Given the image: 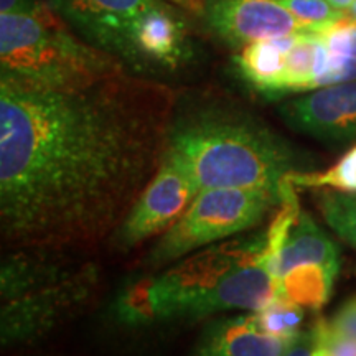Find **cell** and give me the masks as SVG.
Instances as JSON below:
<instances>
[{
    "instance_id": "cell-20",
    "label": "cell",
    "mask_w": 356,
    "mask_h": 356,
    "mask_svg": "<svg viewBox=\"0 0 356 356\" xmlns=\"http://www.w3.org/2000/svg\"><path fill=\"white\" fill-rule=\"evenodd\" d=\"M293 186L315 190H337L356 193V145L341 155L335 165L323 172H296L289 175Z\"/></svg>"
},
{
    "instance_id": "cell-23",
    "label": "cell",
    "mask_w": 356,
    "mask_h": 356,
    "mask_svg": "<svg viewBox=\"0 0 356 356\" xmlns=\"http://www.w3.org/2000/svg\"><path fill=\"white\" fill-rule=\"evenodd\" d=\"M305 26L307 32L323 33L345 20V12L338 10L328 0H275Z\"/></svg>"
},
{
    "instance_id": "cell-11",
    "label": "cell",
    "mask_w": 356,
    "mask_h": 356,
    "mask_svg": "<svg viewBox=\"0 0 356 356\" xmlns=\"http://www.w3.org/2000/svg\"><path fill=\"white\" fill-rule=\"evenodd\" d=\"M277 286L274 257L266 243L261 254L231 270L208 296L191 307L186 318H203L233 310L257 312L277 296Z\"/></svg>"
},
{
    "instance_id": "cell-7",
    "label": "cell",
    "mask_w": 356,
    "mask_h": 356,
    "mask_svg": "<svg viewBox=\"0 0 356 356\" xmlns=\"http://www.w3.org/2000/svg\"><path fill=\"white\" fill-rule=\"evenodd\" d=\"M197 195L198 186L190 173L175 157L165 152L157 173L113 234L115 246L129 251L154 236H162L188 210Z\"/></svg>"
},
{
    "instance_id": "cell-21",
    "label": "cell",
    "mask_w": 356,
    "mask_h": 356,
    "mask_svg": "<svg viewBox=\"0 0 356 356\" xmlns=\"http://www.w3.org/2000/svg\"><path fill=\"white\" fill-rule=\"evenodd\" d=\"M317 207L325 222L356 249V193L322 190L317 195Z\"/></svg>"
},
{
    "instance_id": "cell-19",
    "label": "cell",
    "mask_w": 356,
    "mask_h": 356,
    "mask_svg": "<svg viewBox=\"0 0 356 356\" xmlns=\"http://www.w3.org/2000/svg\"><path fill=\"white\" fill-rule=\"evenodd\" d=\"M337 273L322 266H300L279 279L277 297L318 310L330 299Z\"/></svg>"
},
{
    "instance_id": "cell-30",
    "label": "cell",
    "mask_w": 356,
    "mask_h": 356,
    "mask_svg": "<svg viewBox=\"0 0 356 356\" xmlns=\"http://www.w3.org/2000/svg\"><path fill=\"white\" fill-rule=\"evenodd\" d=\"M328 2H330L335 8H338V10L345 12L346 8H348L351 3L355 2V0H328Z\"/></svg>"
},
{
    "instance_id": "cell-22",
    "label": "cell",
    "mask_w": 356,
    "mask_h": 356,
    "mask_svg": "<svg viewBox=\"0 0 356 356\" xmlns=\"http://www.w3.org/2000/svg\"><path fill=\"white\" fill-rule=\"evenodd\" d=\"M262 332L279 338H296L302 332L305 310L296 302L275 296L261 310L252 312Z\"/></svg>"
},
{
    "instance_id": "cell-17",
    "label": "cell",
    "mask_w": 356,
    "mask_h": 356,
    "mask_svg": "<svg viewBox=\"0 0 356 356\" xmlns=\"http://www.w3.org/2000/svg\"><path fill=\"white\" fill-rule=\"evenodd\" d=\"M330 56L332 51L322 35L300 32L287 53L286 70L275 97L302 95L318 89L320 79L330 65Z\"/></svg>"
},
{
    "instance_id": "cell-10",
    "label": "cell",
    "mask_w": 356,
    "mask_h": 356,
    "mask_svg": "<svg viewBox=\"0 0 356 356\" xmlns=\"http://www.w3.org/2000/svg\"><path fill=\"white\" fill-rule=\"evenodd\" d=\"M277 113L292 131L317 140L356 142V79L293 97L282 102Z\"/></svg>"
},
{
    "instance_id": "cell-13",
    "label": "cell",
    "mask_w": 356,
    "mask_h": 356,
    "mask_svg": "<svg viewBox=\"0 0 356 356\" xmlns=\"http://www.w3.org/2000/svg\"><path fill=\"white\" fill-rule=\"evenodd\" d=\"M2 259L0 297L2 302L17 299L40 287L50 286L78 273L86 264L74 261L66 249L13 248Z\"/></svg>"
},
{
    "instance_id": "cell-29",
    "label": "cell",
    "mask_w": 356,
    "mask_h": 356,
    "mask_svg": "<svg viewBox=\"0 0 356 356\" xmlns=\"http://www.w3.org/2000/svg\"><path fill=\"white\" fill-rule=\"evenodd\" d=\"M167 2L177 3V6H180V7H184V8H188V10L200 12V10H202V2H203V0H167Z\"/></svg>"
},
{
    "instance_id": "cell-6",
    "label": "cell",
    "mask_w": 356,
    "mask_h": 356,
    "mask_svg": "<svg viewBox=\"0 0 356 356\" xmlns=\"http://www.w3.org/2000/svg\"><path fill=\"white\" fill-rule=\"evenodd\" d=\"M266 243L267 229L238 234L198 249L159 273L168 320L186 318L191 307L208 296L231 270L261 254Z\"/></svg>"
},
{
    "instance_id": "cell-24",
    "label": "cell",
    "mask_w": 356,
    "mask_h": 356,
    "mask_svg": "<svg viewBox=\"0 0 356 356\" xmlns=\"http://www.w3.org/2000/svg\"><path fill=\"white\" fill-rule=\"evenodd\" d=\"M286 356H327L322 346V318L315 320L293 338Z\"/></svg>"
},
{
    "instance_id": "cell-27",
    "label": "cell",
    "mask_w": 356,
    "mask_h": 356,
    "mask_svg": "<svg viewBox=\"0 0 356 356\" xmlns=\"http://www.w3.org/2000/svg\"><path fill=\"white\" fill-rule=\"evenodd\" d=\"M55 13L48 0H0V15L48 17Z\"/></svg>"
},
{
    "instance_id": "cell-12",
    "label": "cell",
    "mask_w": 356,
    "mask_h": 356,
    "mask_svg": "<svg viewBox=\"0 0 356 356\" xmlns=\"http://www.w3.org/2000/svg\"><path fill=\"white\" fill-rule=\"evenodd\" d=\"M188 55L185 24L167 0H160L136 20L131 35V68L177 70Z\"/></svg>"
},
{
    "instance_id": "cell-2",
    "label": "cell",
    "mask_w": 356,
    "mask_h": 356,
    "mask_svg": "<svg viewBox=\"0 0 356 356\" xmlns=\"http://www.w3.org/2000/svg\"><path fill=\"white\" fill-rule=\"evenodd\" d=\"M167 154L200 190L251 188L280 195L289 175L309 163L256 115L225 104L186 106L173 114Z\"/></svg>"
},
{
    "instance_id": "cell-14",
    "label": "cell",
    "mask_w": 356,
    "mask_h": 356,
    "mask_svg": "<svg viewBox=\"0 0 356 356\" xmlns=\"http://www.w3.org/2000/svg\"><path fill=\"white\" fill-rule=\"evenodd\" d=\"M292 340L262 332L248 312L208 323L190 356H286Z\"/></svg>"
},
{
    "instance_id": "cell-31",
    "label": "cell",
    "mask_w": 356,
    "mask_h": 356,
    "mask_svg": "<svg viewBox=\"0 0 356 356\" xmlns=\"http://www.w3.org/2000/svg\"><path fill=\"white\" fill-rule=\"evenodd\" d=\"M345 20L355 22V24H356V0L345 10Z\"/></svg>"
},
{
    "instance_id": "cell-18",
    "label": "cell",
    "mask_w": 356,
    "mask_h": 356,
    "mask_svg": "<svg viewBox=\"0 0 356 356\" xmlns=\"http://www.w3.org/2000/svg\"><path fill=\"white\" fill-rule=\"evenodd\" d=\"M113 317L115 322L132 328L170 322L159 274H142L127 280L113 302Z\"/></svg>"
},
{
    "instance_id": "cell-4",
    "label": "cell",
    "mask_w": 356,
    "mask_h": 356,
    "mask_svg": "<svg viewBox=\"0 0 356 356\" xmlns=\"http://www.w3.org/2000/svg\"><path fill=\"white\" fill-rule=\"evenodd\" d=\"M279 203L280 195L269 190H200L188 210L150 249L145 264L157 269L210 244L243 234L259 225Z\"/></svg>"
},
{
    "instance_id": "cell-9",
    "label": "cell",
    "mask_w": 356,
    "mask_h": 356,
    "mask_svg": "<svg viewBox=\"0 0 356 356\" xmlns=\"http://www.w3.org/2000/svg\"><path fill=\"white\" fill-rule=\"evenodd\" d=\"M204 24L233 48L267 38L307 32V29L275 0H203Z\"/></svg>"
},
{
    "instance_id": "cell-15",
    "label": "cell",
    "mask_w": 356,
    "mask_h": 356,
    "mask_svg": "<svg viewBox=\"0 0 356 356\" xmlns=\"http://www.w3.org/2000/svg\"><path fill=\"white\" fill-rule=\"evenodd\" d=\"M300 266H322L337 274L340 273V249L302 208L279 249L275 259L277 280Z\"/></svg>"
},
{
    "instance_id": "cell-16",
    "label": "cell",
    "mask_w": 356,
    "mask_h": 356,
    "mask_svg": "<svg viewBox=\"0 0 356 356\" xmlns=\"http://www.w3.org/2000/svg\"><path fill=\"white\" fill-rule=\"evenodd\" d=\"M297 35L267 38L241 48L234 63L244 81L266 97L277 96V89L286 70L287 53L296 43Z\"/></svg>"
},
{
    "instance_id": "cell-25",
    "label": "cell",
    "mask_w": 356,
    "mask_h": 356,
    "mask_svg": "<svg viewBox=\"0 0 356 356\" xmlns=\"http://www.w3.org/2000/svg\"><path fill=\"white\" fill-rule=\"evenodd\" d=\"M333 53L356 56V24L343 20L327 32L320 33Z\"/></svg>"
},
{
    "instance_id": "cell-28",
    "label": "cell",
    "mask_w": 356,
    "mask_h": 356,
    "mask_svg": "<svg viewBox=\"0 0 356 356\" xmlns=\"http://www.w3.org/2000/svg\"><path fill=\"white\" fill-rule=\"evenodd\" d=\"M322 346L327 356H356V340L328 330L325 318H322Z\"/></svg>"
},
{
    "instance_id": "cell-5",
    "label": "cell",
    "mask_w": 356,
    "mask_h": 356,
    "mask_svg": "<svg viewBox=\"0 0 356 356\" xmlns=\"http://www.w3.org/2000/svg\"><path fill=\"white\" fill-rule=\"evenodd\" d=\"M99 286V270L84 264L78 273L40 287L17 299L2 302V348L35 343L84 310Z\"/></svg>"
},
{
    "instance_id": "cell-26",
    "label": "cell",
    "mask_w": 356,
    "mask_h": 356,
    "mask_svg": "<svg viewBox=\"0 0 356 356\" xmlns=\"http://www.w3.org/2000/svg\"><path fill=\"white\" fill-rule=\"evenodd\" d=\"M328 330L345 338L356 340V296L346 300L327 322Z\"/></svg>"
},
{
    "instance_id": "cell-1",
    "label": "cell",
    "mask_w": 356,
    "mask_h": 356,
    "mask_svg": "<svg viewBox=\"0 0 356 356\" xmlns=\"http://www.w3.org/2000/svg\"><path fill=\"white\" fill-rule=\"evenodd\" d=\"M177 96L127 73L78 88L0 76V231L8 248L113 236L162 165Z\"/></svg>"
},
{
    "instance_id": "cell-3",
    "label": "cell",
    "mask_w": 356,
    "mask_h": 356,
    "mask_svg": "<svg viewBox=\"0 0 356 356\" xmlns=\"http://www.w3.org/2000/svg\"><path fill=\"white\" fill-rule=\"evenodd\" d=\"M127 71L119 58L83 40L56 12L0 15V76L47 88H78Z\"/></svg>"
},
{
    "instance_id": "cell-8",
    "label": "cell",
    "mask_w": 356,
    "mask_h": 356,
    "mask_svg": "<svg viewBox=\"0 0 356 356\" xmlns=\"http://www.w3.org/2000/svg\"><path fill=\"white\" fill-rule=\"evenodd\" d=\"M160 0H48L83 40L131 68V35L136 20Z\"/></svg>"
}]
</instances>
